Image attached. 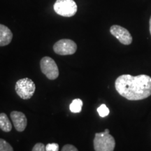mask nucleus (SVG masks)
Here are the masks:
<instances>
[{"mask_svg":"<svg viewBox=\"0 0 151 151\" xmlns=\"http://www.w3.org/2000/svg\"><path fill=\"white\" fill-rule=\"evenodd\" d=\"M115 88L120 95L130 101L145 99L151 95V77L146 74H123L115 81Z\"/></svg>","mask_w":151,"mask_h":151,"instance_id":"obj_1","label":"nucleus"},{"mask_svg":"<svg viewBox=\"0 0 151 151\" xmlns=\"http://www.w3.org/2000/svg\"><path fill=\"white\" fill-rule=\"evenodd\" d=\"M95 151H113L116 147V141L109 130L106 129L104 132L96 133L93 141Z\"/></svg>","mask_w":151,"mask_h":151,"instance_id":"obj_2","label":"nucleus"},{"mask_svg":"<svg viewBox=\"0 0 151 151\" xmlns=\"http://www.w3.org/2000/svg\"><path fill=\"white\" fill-rule=\"evenodd\" d=\"M15 90L18 95L22 99H29L34 95L36 90V86L32 79L24 78L17 81Z\"/></svg>","mask_w":151,"mask_h":151,"instance_id":"obj_3","label":"nucleus"},{"mask_svg":"<svg viewBox=\"0 0 151 151\" xmlns=\"http://www.w3.org/2000/svg\"><path fill=\"white\" fill-rule=\"evenodd\" d=\"M53 9L57 14L69 18L76 14L78 7L73 0H56Z\"/></svg>","mask_w":151,"mask_h":151,"instance_id":"obj_4","label":"nucleus"},{"mask_svg":"<svg viewBox=\"0 0 151 151\" xmlns=\"http://www.w3.org/2000/svg\"><path fill=\"white\" fill-rule=\"evenodd\" d=\"M41 72L50 80H55L59 76L58 67L50 57H43L40 62Z\"/></svg>","mask_w":151,"mask_h":151,"instance_id":"obj_5","label":"nucleus"},{"mask_svg":"<svg viewBox=\"0 0 151 151\" xmlns=\"http://www.w3.org/2000/svg\"><path fill=\"white\" fill-rule=\"evenodd\" d=\"M77 45L71 39H61L55 43L53 50L56 54L60 55H69L76 52Z\"/></svg>","mask_w":151,"mask_h":151,"instance_id":"obj_6","label":"nucleus"},{"mask_svg":"<svg viewBox=\"0 0 151 151\" xmlns=\"http://www.w3.org/2000/svg\"><path fill=\"white\" fill-rule=\"evenodd\" d=\"M110 32L122 44L130 45L132 43V37L131 34L127 29H125L123 27L114 24L111 27Z\"/></svg>","mask_w":151,"mask_h":151,"instance_id":"obj_7","label":"nucleus"},{"mask_svg":"<svg viewBox=\"0 0 151 151\" xmlns=\"http://www.w3.org/2000/svg\"><path fill=\"white\" fill-rule=\"evenodd\" d=\"M11 118L17 131L22 132L25 129L27 124V119L23 113L16 111H12L11 113Z\"/></svg>","mask_w":151,"mask_h":151,"instance_id":"obj_8","label":"nucleus"},{"mask_svg":"<svg viewBox=\"0 0 151 151\" xmlns=\"http://www.w3.org/2000/svg\"><path fill=\"white\" fill-rule=\"evenodd\" d=\"M13 33L8 27L0 24V46H5L11 42Z\"/></svg>","mask_w":151,"mask_h":151,"instance_id":"obj_9","label":"nucleus"},{"mask_svg":"<svg viewBox=\"0 0 151 151\" xmlns=\"http://www.w3.org/2000/svg\"><path fill=\"white\" fill-rule=\"evenodd\" d=\"M0 129L5 132H9L12 129V124L4 113H0Z\"/></svg>","mask_w":151,"mask_h":151,"instance_id":"obj_10","label":"nucleus"},{"mask_svg":"<svg viewBox=\"0 0 151 151\" xmlns=\"http://www.w3.org/2000/svg\"><path fill=\"white\" fill-rule=\"evenodd\" d=\"M83 104V103L81 99H75L73 100L72 102L69 106V109H70L71 112L73 113H78L82 110Z\"/></svg>","mask_w":151,"mask_h":151,"instance_id":"obj_11","label":"nucleus"},{"mask_svg":"<svg viewBox=\"0 0 151 151\" xmlns=\"http://www.w3.org/2000/svg\"><path fill=\"white\" fill-rule=\"evenodd\" d=\"M97 112L99 113V116L101 117V118H104V117L107 116L110 113V111L108 107L106 106V105L103 104H101L99 108H97Z\"/></svg>","mask_w":151,"mask_h":151,"instance_id":"obj_12","label":"nucleus"},{"mask_svg":"<svg viewBox=\"0 0 151 151\" xmlns=\"http://www.w3.org/2000/svg\"><path fill=\"white\" fill-rule=\"evenodd\" d=\"M0 151H14V149L7 141L0 139Z\"/></svg>","mask_w":151,"mask_h":151,"instance_id":"obj_13","label":"nucleus"},{"mask_svg":"<svg viewBox=\"0 0 151 151\" xmlns=\"http://www.w3.org/2000/svg\"><path fill=\"white\" fill-rule=\"evenodd\" d=\"M46 151H59V144L56 143H48L46 146Z\"/></svg>","mask_w":151,"mask_h":151,"instance_id":"obj_14","label":"nucleus"},{"mask_svg":"<svg viewBox=\"0 0 151 151\" xmlns=\"http://www.w3.org/2000/svg\"><path fill=\"white\" fill-rule=\"evenodd\" d=\"M32 151H46V146L42 143H37L33 147Z\"/></svg>","mask_w":151,"mask_h":151,"instance_id":"obj_15","label":"nucleus"},{"mask_svg":"<svg viewBox=\"0 0 151 151\" xmlns=\"http://www.w3.org/2000/svg\"><path fill=\"white\" fill-rule=\"evenodd\" d=\"M61 151H78V150L73 145L66 144L62 147Z\"/></svg>","mask_w":151,"mask_h":151,"instance_id":"obj_16","label":"nucleus"},{"mask_svg":"<svg viewBox=\"0 0 151 151\" xmlns=\"http://www.w3.org/2000/svg\"><path fill=\"white\" fill-rule=\"evenodd\" d=\"M149 29H150V33L151 35V16L150 18V20H149Z\"/></svg>","mask_w":151,"mask_h":151,"instance_id":"obj_17","label":"nucleus"}]
</instances>
